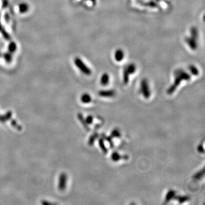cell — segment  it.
I'll list each match as a JSON object with an SVG mask.
<instances>
[{"label": "cell", "instance_id": "3957f363", "mask_svg": "<svg viewBox=\"0 0 205 205\" xmlns=\"http://www.w3.org/2000/svg\"><path fill=\"white\" fill-rule=\"evenodd\" d=\"M141 92L144 97L146 99H148L151 96V92L149 88V85L147 79H143L141 82Z\"/></svg>", "mask_w": 205, "mask_h": 205}, {"label": "cell", "instance_id": "7402d4cb", "mask_svg": "<svg viewBox=\"0 0 205 205\" xmlns=\"http://www.w3.org/2000/svg\"><path fill=\"white\" fill-rule=\"evenodd\" d=\"M86 122L87 123V124H92L93 122V117L91 116H88V117L86 118Z\"/></svg>", "mask_w": 205, "mask_h": 205}, {"label": "cell", "instance_id": "cb8c5ba5", "mask_svg": "<svg viewBox=\"0 0 205 205\" xmlns=\"http://www.w3.org/2000/svg\"><path fill=\"white\" fill-rule=\"evenodd\" d=\"M105 138L107 140V141H108L109 144H110V145H111V147H113V143L112 142V140H111V138H110L109 137H106Z\"/></svg>", "mask_w": 205, "mask_h": 205}, {"label": "cell", "instance_id": "2e32d148", "mask_svg": "<svg viewBox=\"0 0 205 205\" xmlns=\"http://www.w3.org/2000/svg\"><path fill=\"white\" fill-rule=\"evenodd\" d=\"M198 31L197 29L195 27H192V28L191 29V35H192V37L196 39H197L198 38Z\"/></svg>", "mask_w": 205, "mask_h": 205}, {"label": "cell", "instance_id": "6da1fadb", "mask_svg": "<svg viewBox=\"0 0 205 205\" xmlns=\"http://www.w3.org/2000/svg\"><path fill=\"white\" fill-rule=\"evenodd\" d=\"M176 74V79L174 84L172 85L170 88H168L167 93L170 95L172 94L176 90L177 87L180 85L182 80H189L190 79V76L188 73L182 70H177L175 73Z\"/></svg>", "mask_w": 205, "mask_h": 205}, {"label": "cell", "instance_id": "ac0fdd59", "mask_svg": "<svg viewBox=\"0 0 205 205\" xmlns=\"http://www.w3.org/2000/svg\"><path fill=\"white\" fill-rule=\"evenodd\" d=\"M79 118L80 120L82 123V124H83V125L84 126V128L87 130H89L88 129V126H87V123L86 122V120H84L83 116H82L81 115H79Z\"/></svg>", "mask_w": 205, "mask_h": 205}, {"label": "cell", "instance_id": "7c38bea8", "mask_svg": "<svg viewBox=\"0 0 205 205\" xmlns=\"http://www.w3.org/2000/svg\"><path fill=\"white\" fill-rule=\"evenodd\" d=\"M121 158H122L121 156L117 152H113L111 156V159H112V161L115 162H117L118 161H119Z\"/></svg>", "mask_w": 205, "mask_h": 205}, {"label": "cell", "instance_id": "5bb4252c", "mask_svg": "<svg viewBox=\"0 0 205 205\" xmlns=\"http://www.w3.org/2000/svg\"><path fill=\"white\" fill-rule=\"evenodd\" d=\"M99 146L101 147V150L103 151V152L104 153H107L108 150H107V149L106 148V147H105L104 142V141H103V140L102 138H101V139L99 140Z\"/></svg>", "mask_w": 205, "mask_h": 205}, {"label": "cell", "instance_id": "30bf717a", "mask_svg": "<svg viewBox=\"0 0 205 205\" xmlns=\"http://www.w3.org/2000/svg\"><path fill=\"white\" fill-rule=\"evenodd\" d=\"M80 100L83 103H89L91 101V97L88 93H84L81 96Z\"/></svg>", "mask_w": 205, "mask_h": 205}, {"label": "cell", "instance_id": "ba28073f", "mask_svg": "<svg viewBox=\"0 0 205 205\" xmlns=\"http://www.w3.org/2000/svg\"><path fill=\"white\" fill-rule=\"evenodd\" d=\"M109 76L108 74H104L101 76V85L103 86H106L109 83Z\"/></svg>", "mask_w": 205, "mask_h": 205}, {"label": "cell", "instance_id": "9a60e30c", "mask_svg": "<svg viewBox=\"0 0 205 205\" xmlns=\"http://www.w3.org/2000/svg\"><path fill=\"white\" fill-rule=\"evenodd\" d=\"M189 70L191 73L194 75L197 76L199 74V71L198 70L197 67H195L194 66H190L189 67Z\"/></svg>", "mask_w": 205, "mask_h": 205}, {"label": "cell", "instance_id": "e0dca14e", "mask_svg": "<svg viewBox=\"0 0 205 205\" xmlns=\"http://www.w3.org/2000/svg\"><path fill=\"white\" fill-rule=\"evenodd\" d=\"M129 76H130V74L125 70L124 71V74H123V82H124V83L126 84L128 83V82H129Z\"/></svg>", "mask_w": 205, "mask_h": 205}, {"label": "cell", "instance_id": "44dd1931", "mask_svg": "<svg viewBox=\"0 0 205 205\" xmlns=\"http://www.w3.org/2000/svg\"><path fill=\"white\" fill-rule=\"evenodd\" d=\"M97 134H93L92 136H91V137L90 138V140H89V144L90 145H92L93 144L95 139L97 138Z\"/></svg>", "mask_w": 205, "mask_h": 205}, {"label": "cell", "instance_id": "8fae6325", "mask_svg": "<svg viewBox=\"0 0 205 205\" xmlns=\"http://www.w3.org/2000/svg\"><path fill=\"white\" fill-rule=\"evenodd\" d=\"M125 70L128 72V73L130 75V74H134L135 71L136 70V66L134 65V64H131L126 67Z\"/></svg>", "mask_w": 205, "mask_h": 205}, {"label": "cell", "instance_id": "7a4b0ae2", "mask_svg": "<svg viewBox=\"0 0 205 205\" xmlns=\"http://www.w3.org/2000/svg\"><path fill=\"white\" fill-rule=\"evenodd\" d=\"M75 63L76 66L79 68L80 70L83 72L85 75H90L91 74V70L85 64V63H84L80 59L76 58L75 60Z\"/></svg>", "mask_w": 205, "mask_h": 205}, {"label": "cell", "instance_id": "d6986e66", "mask_svg": "<svg viewBox=\"0 0 205 205\" xmlns=\"http://www.w3.org/2000/svg\"><path fill=\"white\" fill-rule=\"evenodd\" d=\"M111 135L113 137H120L121 134H120V132L118 130H115L112 131Z\"/></svg>", "mask_w": 205, "mask_h": 205}, {"label": "cell", "instance_id": "5b68a950", "mask_svg": "<svg viewBox=\"0 0 205 205\" xmlns=\"http://www.w3.org/2000/svg\"><path fill=\"white\" fill-rule=\"evenodd\" d=\"M99 95L104 97H112L115 96V92L113 90H105L101 91L99 92Z\"/></svg>", "mask_w": 205, "mask_h": 205}, {"label": "cell", "instance_id": "4fadbf2b", "mask_svg": "<svg viewBox=\"0 0 205 205\" xmlns=\"http://www.w3.org/2000/svg\"><path fill=\"white\" fill-rule=\"evenodd\" d=\"M204 174H205L204 169H202L201 171H200L198 173H196L193 177L196 180H200V179H201L203 177Z\"/></svg>", "mask_w": 205, "mask_h": 205}, {"label": "cell", "instance_id": "603a6c76", "mask_svg": "<svg viewBox=\"0 0 205 205\" xmlns=\"http://www.w3.org/2000/svg\"><path fill=\"white\" fill-rule=\"evenodd\" d=\"M198 152L200 153H204V152H205L204 148H203V146L201 145H199V147L198 148Z\"/></svg>", "mask_w": 205, "mask_h": 205}, {"label": "cell", "instance_id": "277c9868", "mask_svg": "<svg viewBox=\"0 0 205 205\" xmlns=\"http://www.w3.org/2000/svg\"><path fill=\"white\" fill-rule=\"evenodd\" d=\"M197 39L192 38V37L190 38H186L185 39V41L188 43L189 46L192 50H196L197 48Z\"/></svg>", "mask_w": 205, "mask_h": 205}, {"label": "cell", "instance_id": "52a82bcc", "mask_svg": "<svg viewBox=\"0 0 205 205\" xmlns=\"http://www.w3.org/2000/svg\"><path fill=\"white\" fill-rule=\"evenodd\" d=\"M124 57V53L121 49H118L115 53V58L117 62H121Z\"/></svg>", "mask_w": 205, "mask_h": 205}, {"label": "cell", "instance_id": "ffe728a7", "mask_svg": "<svg viewBox=\"0 0 205 205\" xmlns=\"http://www.w3.org/2000/svg\"><path fill=\"white\" fill-rule=\"evenodd\" d=\"M189 199V198L188 197H185V196L178 197L177 198V200H178V201H179L180 203H184L185 202L188 201Z\"/></svg>", "mask_w": 205, "mask_h": 205}, {"label": "cell", "instance_id": "8992f818", "mask_svg": "<svg viewBox=\"0 0 205 205\" xmlns=\"http://www.w3.org/2000/svg\"><path fill=\"white\" fill-rule=\"evenodd\" d=\"M66 180H67V177H66L65 174H62L60 177L59 183V188L60 189V190H64L66 188Z\"/></svg>", "mask_w": 205, "mask_h": 205}, {"label": "cell", "instance_id": "9c48e42d", "mask_svg": "<svg viewBox=\"0 0 205 205\" xmlns=\"http://www.w3.org/2000/svg\"><path fill=\"white\" fill-rule=\"evenodd\" d=\"M175 196H176V192L173 190H170L167 194L166 198H165V201L167 202H169L174 197H175Z\"/></svg>", "mask_w": 205, "mask_h": 205}]
</instances>
